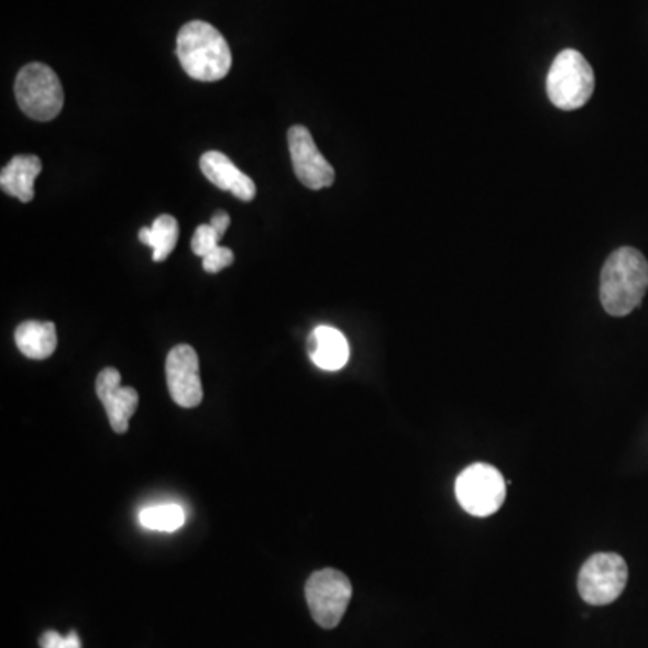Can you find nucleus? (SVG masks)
<instances>
[{
  "instance_id": "1",
  "label": "nucleus",
  "mask_w": 648,
  "mask_h": 648,
  "mask_svg": "<svg viewBox=\"0 0 648 648\" xmlns=\"http://www.w3.org/2000/svg\"><path fill=\"white\" fill-rule=\"evenodd\" d=\"M648 290V262L638 249L619 248L607 257L600 277V301L614 317L629 316Z\"/></svg>"
},
{
  "instance_id": "2",
  "label": "nucleus",
  "mask_w": 648,
  "mask_h": 648,
  "mask_svg": "<svg viewBox=\"0 0 648 648\" xmlns=\"http://www.w3.org/2000/svg\"><path fill=\"white\" fill-rule=\"evenodd\" d=\"M178 62L198 81H218L229 75L233 56L222 33L202 20L183 25L177 36Z\"/></svg>"
},
{
  "instance_id": "3",
  "label": "nucleus",
  "mask_w": 648,
  "mask_h": 648,
  "mask_svg": "<svg viewBox=\"0 0 648 648\" xmlns=\"http://www.w3.org/2000/svg\"><path fill=\"white\" fill-rule=\"evenodd\" d=\"M546 90L557 109H580L590 101L594 92L593 67L579 51L564 50L551 64Z\"/></svg>"
},
{
  "instance_id": "4",
  "label": "nucleus",
  "mask_w": 648,
  "mask_h": 648,
  "mask_svg": "<svg viewBox=\"0 0 648 648\" xmlns=\"http://www.w3.org/2000/svg\"><path fill=\"white\" fill-rule=\"evenodd\" d=\"M17 103L36 121H51L62 112L64 89L55 70L44 64H30L15 79Z\"/></svg>"
},
{
  "instance_id": "5",
  "label": "nucleus",
  "mask_w": 648,
  "mask_h": 648,
  "mask_svg": "<svg viewBox=\"0 0 648 648\" xmlns=\"http://www.w3.org/2000/svg\"><path fill=\"white\" fill-rule=\"evenodd\" d=\"M352 582L337 570H321L308 579L305 587L308 609L322 629H333L341 624L352 600Z\"/></svg>"
},
{
  "instance_id": "6",
  "label": "nucleus",
  "mask_w": 648,
  "mask_h": 648,
  "mask_svg": "<svg viewBox=\"0 0 648 648\" xmlns=\"http://www.w3.org/2000/svg\"><path fill=\"white\" fill-rule=\"evenodd\" d=\"M629 580V568L618 553H596L579 573V593L590 605H609L618 600Z\"/></svg>"
},
{
  "instance_id": "7",
  "label": "nucleus",
  "mask_w": 648,
  "mask_h": 648,
  "mask_svg": "<svg viewBox=\"0 0 648 648\" xmlns=\"http://www.w3.org/2000/svg\"><path fill=\"white\" fill-rule=\"evenodd\" d=\"M455 497L463 510L475 517H488L505 503V477L495 466L475 463L458 475Z\"/></svg>"
},
{
  "instance_id": "8",
  "label": "nucleus",
  "mask_w": 648,
  "mask_h": 648,
  "mask_svg": "<svg viewBox=\"0 0 648 648\" xmlns=\"http://www.w3.org/2000/svg\"><path fill=\"white\" fill-rule=\"evenodd\" d=\"M288 150L293 158L294 172L308 189L330 188L336 180L332 164L317 149L310 130L296 124L288 130Z\"/></svg>"
},
{
  "instance_id": "9",
  "label": "nucleus",
  "mask_w": 648,
  "mask_h": 648,
  "mask_svg": "<svg viewBox=\"0 0 648 648\" xmlns=\"http://www.w3.org/2000/svg\"><path fill=\"white\" fill-rule=\"evenodd\" d=\"M166 381L175 404L186 409L200 406L204 398L198 355L189 344H178L166 359Z\"/></svg>"
},
{
  "instance_id": "10",
  "label": "nucleus",
  "mask_w": 648,
  "mask_h": 648,
  "mask_svg": "<svg viewBox=\"0 0 648 648\" xmlns=\"http://www.w3.org/2000/svg\"><path fill=\"white\" fill-rule=\"evenodd\" d=\"M96 393L109 416L110 426L118 435L129 431L130 418L138 411L139 395L134 387L121 386L116 367H105L96 378Z\"/></svg>"
},
{
  "instance_id": "11",
  "label": "nucleus",
  "mask_w": 648,
  "mask_h": 648,
  "mask_svg": "<svg viewBox=\"0 0 648 648\" xmlns=\"http://www.w3.org/2000/svg\"><path fill=\"white\" fill-rule=\"evenodd\" d=\"M200 169L209 183H213L217 188L231 191L243 202H251L256 197V184L253 178L240 172L233 161L222 152H206L200 157Z\"/></svg>"
},
{
  "instance_id": "12",
  "label": "nucleus",
  "mask_w": 648,
  "mask_h": 648,
  "mask_svg": "<svg viewBox=\"0 0 648 648\" xmlns=\"http://www.w3.org/2000/svg\"><path fill=\"white\" fill-rule=\"evenodd\" d=\"M308 352L317 367L325 372H339L350 359V344L336 328L317 327L308 339Z\"/></svg>"
},
{
  "instance_id": "13",
  "label": "nucleus",
  "mask_w": 648,
  "mask_h": 648,
  "mask_svg": "<svg viewBox=\"0 0 648 648\" xmlns=\"http://www.w3.org/2000/svg\"><path fill=\"white\" fill-rule=\"evenodd\" d=\"M40 172L42 163L36 155H17L2 168L0 188L4 194L19 198L20 202H31L35 197V180Z\"/></svg>"
},
{
  "instance_id": "14",
  "label": "nucleus",
  "mask_w": 648,
  "mask_h": 648,
  "mask_svg": "<svg viewBox=\"0 0 648 648\" xmlns=\"http://www.w3.org/2000/svg\"><path fill=\"white\" fill-rule=\"evenodd\" d=\"M17 348L33 361H44L53 355L58 344L55 322L25 321L15 332Z\"/></svg>"
},
{
  "instance_id": "15",
  "label": "nucleus",
  "mask_w": 648,
  "mask_h": 648,
  "mask_svg": "<svg viewBox=\"0 0 648 648\" xmlns=\"http://www.w3.org/2000/svg\"><path fill=\"white\" fill-rule=\"evenodd\" d=\"M139 240L154 249V262H164L177 245L178 222L172 215H161L152 228L139 231Z\"/></svg>"
},
{
  "instance_id": "16",
  "label": "nucleus",
  "mask_w": 648,
  "mask_h": 648,
  "mask_svg": "<svg viewBox=\"0 0 648 648\" xmlns=\"http://www.w3.org/2000/svg\"><path fill=\"white\" fill-rule=\"evenodd\" d=\"M186 514H184L183 506L175 505V503H166V505L146 506L139 512V523L146 528V530L154 531H175L184 525Z\"/></svg>"
},
{
  "instance_id": "17",
  "label": "nucleus",
  "mask_w": 648,
  "mask_h": 648,
  "mask_svg": "<svg viewBox=\"0 0 648 648\" xmlns=\"http://www.w3.org/2000/svg\"><path fill=\"white\" fill-rule=\"evenodd\" d=\"M220 234L217 233V229L211 223H202L195 229L194 240H191V251L197 256L204 257L206 254L211 253L213 249L218 248L220 242Z\"/></svg>"
},
{
  "instance_id": "18",
  "label": "nucleus",
  "mask_w": 648,
  "mask_h": 648,
  "mask_svg": "<svg viewBox=\"0 0 648 648\" xmlns=\"http://www.w3.org/2000/svg\"><path fill=\"white\" fill-rule=\"evenodd\" d=\"M233 251H231L229 248H222V245H218V248L213 249L211 253L206 254V256L202 257V267L206 273L217 274L220 273L222 268L233 265Z\"/></svg>"
},
{
  "instance_id": "19",
  "label": "nucleus",
  "mask_w": 648,
  "mask_h": 648,
  "mask_svg": "<svg viewBox=\"0 0 648 648\" xmlns=\"http://www.w3.org/2000/svg\"><path fill=\"white\" fill-rule=\"evenodd\" d=\"M40 647L42 648H81L78 634L70 630L67 636L56 633V630H47V633L40 638Z\"/></svg>"
},
{
  "instance_id": "20",
  "label": "nucleus",
  "mask_w": 648,
  "mask_h": 648,
  "mask_svg": "<svg viewBox=\"0 0 648 648\" xmlns=\"http://www.w3.org/2000/svg\"><path fill=\"white\" fill-rule=\"evenodd\" d=\"M229 223H231V218H229V215L226 213V211H218V213H215V217L211 218V226L217 229V233L222 238L223 234H226V231H228Z\"/></svg>"
}]
</instances>
